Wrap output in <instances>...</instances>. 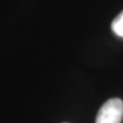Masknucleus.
Here are the masks:
<instances>
[{
    "label": "nucleus",
    "instance_id": "nucleus-1",
    "mask_svg": "<svg viewBox=\"0 0 123 123\" xmlns=\"http://www.w3.org/2000/svg\"><path fill=\"white\" fill-rule=\"evenodd\" d=\"M123 118V102L114 98L107 101L99 109L95 123H121Z\"/></svg>",
    "mask_w": 123,
    "mask_h": 123
},
{
    "label": "nucleus",
    "instance_id": "nucleus-2",
    "mask_svg": "<svg viewBox=\"0 0 123 123\" xmlns=\"http://www.w3.org/2000/svg\"><path fill=\"white\" fill-rule=\"evenodd\" d=\"M113 32L119 37H123V11H121L112 22Z\"/></svg>",
    "mask_w": 123,
    "mask_h": 123
}]
</instances>
